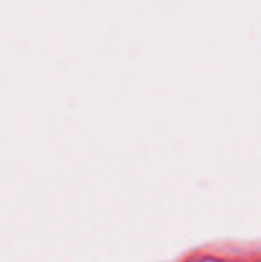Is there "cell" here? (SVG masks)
<instances>
[{"label":"cell","mask_w":261,"mask_h":262,"mask_svg":"<svg viewBox=\"0 0 261 262\" xmlns=\"http://www.w3.org/2000/svg\"><path fill=\"white\" fill-rule=\"evenodd\" d=\"M258 262H261V261H258Z\"/></svg>","instance_id":"6da1fadb"}]
</instances>
